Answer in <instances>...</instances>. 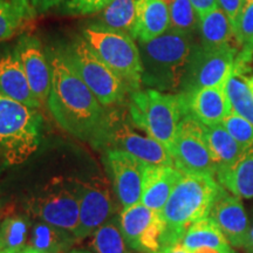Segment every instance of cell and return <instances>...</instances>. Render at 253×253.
<instances>
[{
    "instance_id": "1",
    "label": "cell",
    "mask_w": 253,
    "mask_h": 253,
    "mask_svg": "<svg viewBox=\"0 0 253 253\" xmlns=\"http://www.w3.org/2000/svg\"><path fill=\"white\" fill-rule=\"evenodd\" d=\"M47 54L52 67L47 107L62 129L90 143L103 121L106 107L82 80L65 48L49 47Z\"/></svg>"
},
{
    "instance_id": "2",
    "label": "cell",
    "mask_w": 253,
    "mask_h": 253,
    "mask_svg": "<svg viewBox=\"0 0 253 253\" xmlns=\"http://www.w3.org/2000/svg\"><path fill=\"white\" fill-rule=\"evenodd\" d=\"M219 189L213 176L184 173L160 212L166 225L163 250L181 244L190 226L209 217Z\"/></svg>"
},
{
    "instance_id": "3",
    "label": "cell",
    "mask_w": 253,
    "mask_h": 253,
    "mask_svg": "<svg viewBox=\"0 0 253 253\" xmlns=\"http://www.w3.org/2000/svg\"><path fill=\"white\" fill-rule=\"evenodd\" d=\"M142 84L163 93L181 90L194 43L188 34L167 31L150 41H138Z\"/></svg>"
},
{
    "instance_id": "4",
    "label": "cell",
    "mask_w": 253,
    "mask_h": 253,
    "mask_svg": "<svg viewBox=\"0 0 253 253\" xmlns=\"http://www.w3.org/2000/svg\"><path fill=\"white\" fill-rule=\"evenodd\" d=\"M131 121L128 107H106L103 121L90 142L94 148L107 151H125L153 167L175 166L169 150L148 134H142Z\"/></svg>"
},
{
    "instance_id": "5",
    "label": "cell",
    "mask_w": 253,
    "mask_h": 253,
    "mask_svg": "<svg viewBox=\"0 0 253 253\" xmlns=\"http://www.w3.org/2000/svg\"><path fill=\"white\" fill-rule=\"evenodd\" d=\"M42 116L0 93V164L17 166L28 160L41 142Z\"/></svg>"
},
{
    "instance_id": "6",
    "label": "cell",
    "mask_w": 253,
    "mask_h": 253,
    "mask_svg": "<svg viewBox=\"0 0 253 253\" xmlns=\"http://www.w3.org/2000/svg\"><path fill=\"white\" fill-rule=\"evenodd\" d=\"M128 97L126 107L134 125L170 153L179 122L184 116L181 95L147 88L131 91Z\"/></svg>"
},
{
    "instance_id": "7",
    "label": "cell",
    "mask_w": 253,
    "mask_h": 253,
    "mask_svg": "<svg viewBox=\"0 0 253 253\" xmlns=\"http://www.w3.org/2000/svg\"><path fill=\"white\" fill-rule=\"evenodd\" d=\"M82 37L102 61L108 65L131 91L141 89L142 67L138 45L130 34L89 24Z\"/></svg>"
},
{
    "instance_id": "8",
    "label": "cell",
    "mask_w": 253,
    "mask_h": 253,
    "mask_svg": "<svg viewBox=\"0 0 253 253\" xmlns=\"http://www.w3.org/2000/svg\"><path fill=\"white\" fill-rule=\"evenodd\" d=\"M72 65L103 107L122 104L130 94L126 84L91 49L84 37L65 48Z\"/></svg>"
},
{
    "instance_id": "9",
    "label": "cell",
    "mask_w": 253,
    "mask_h": 253,
    "mask_svg": "<svg viewBox=\"0 0 253 253\" xmlns=\"http://www.w3.org/2000/svg\"><path fill=\"white\" fill-rule=\"evenodd\" d=\"M27 209L34 219L74 235L80 223L79 179L53 178L31 198Z\"/></svg>"
},
{
    "instance_id": "10",
    "label": "cell",
    "mask_w": 253,
    "mask_h": 253,
    "mask_svg": "<svg viewBox=\"0 0 253 253\" xmlns=\"http://www.w3.org/2000/svg\"><path fill=\"white\" fill-rule=\"evenodd\" d=\"M237 55L236 47L194 46L178 94H190L202 88L225 84L235 68Z\"/></svg>"
},
{
    "instance_id": "11",
    "label": "cell",
    "mask_w": 253,
    "mask_h": 253,
    "mask_svg": "<svg viewBox=\"0 0 253 253\" xmlns=\"http://www.w3.org/2000/svg\"><path fill=\"white\" fill-rule=\"evenodd\" d=\"M170 154L175 167L183 173L217 175V166L205 138L204 125L192 116H183Z\"/></svg>"
},
{
    "instance_id": "12",
    "label": "cell",
    "mask_w": 253,
    "mask_h": 253,
    "mask_svg": "<svg viewBox=\"0 0 253 253\" xmlns=\"http://www.w3.org/2000/svg\"><path fill=\"white\" fill-rule=\"evenodd\" d=\"M80 194V223L74 237L78 242L94 235V232L116 216V205L109 182L102 177L79 181Z\"/></svg>"
},
{
    "instance_id": "13",
    "label": "cell",
    "mask_w": 253,
    "mask_h": 253,
    "mask_svg": "<svg viewBox=\"0 0 253 253\" xmlns=\"http://www.w3.org/2000/svg\"><path fill=\"white\" fill-rule=\"evenodd\" d=\"M120 225L126 244L140 253L163 251L164 225L160 213L142 203L123 209L120 213Z\"/></svg>"
},
{
    "instance_id": "14",
    "label": "cell",
    "mask_w": 253,
    "mask_h": 253,
    "mask_svg": "<svg viewBox=\"0 0 253 253\" xmlns=\"http://www.w3.org/2000/svg\"><path fill=\"white\" fill-rule=\"evenodd\" d=\"M106 164L116 197L123 208L141 203L145 168L142 162L125 151H107Z\"/></svg>"
},
{
    "instance_id": "15",
    "label": "cell",
    "mask_w": 253,
    "mask_h": 253,
    "mask_svg": "<svg viewBox=\"0 0 253 253\" xmlns=\"http://www.w3.org/2000/svg\"><path fill=\"white\" fill-rule=\"evenodd\" d=\"M14 49L20 59L34 96L41 106L47 104L52 84V67L48 54L39 38L32 34H21Z\"/></svg>"
},
{
    "instance_id": "16",
    "label": "cell",
    "mask_w": 253,
    "mask_h": 253,
    "mask_svg": "<svg viewBox=\"0 0 253 253\" xmlns=\"http://www.w3.org/2000/svg\"><path fill=\"white\" fill-rule=\"evenodd\" d=\"M209 217L217 224L230 245L245 248L251 225L239 197L220 185Z\"/></svg>"
},
{
    "instance_id": "17",
    "label": "cell",
    "mask_w": 253,
    "mask_h": 253,
    "mask_svg": "<svg viewBox=\"0 0 253 253\" xmlns=\"http://www.w3.org/2000/svg\"><path fill=\"white\" fill-rule=\"evenodd\" d=\"M225 84L202 88L190 94H179L184 107V116H192L204 126L220 125L232 113Z\"/></svg>"
},
{
    "instance_id": "18",
    "label": "cell",
    "mask_w": 253,
    "mask_h": 253,
    "mask_svg": "<svg viewBox=\"0 0 253 253\" xmlns=\"http://www.w3.org/2000/svg\"><path fill=\"white\" fill-rule=\"evenodd\" d=\"M0 93L31 108L42 107L31 89L14 47L0 50Z\"/></svg>"
},
{
    "instance_id": "19",
    "label": "cell",
    "mask_w": 253,
    "mask_h": 253,
    "mask_svg": "<svg viewBox=\"0 0 253 253\" xmlns=\"http://www.w3.org/2000/svg\"><path fill=\"white\" fill-rule=\"evenodd\" d=\"M184 176L175 166L153 167L147 166L143 179L141 203L150 210L160 213L169 199L170 195Z\"/></svg>"
},
{
    "instance_id": "20",
    "label": "cell",
    "mask_w": 253,
    "mask_h": 253,
    "mask_svg": "<svg viewBox=\"0 0 253 253\" xmlns=\"http://www.w3.org/2000/svg\"><path fill=\"white\" fill-rule=\"evenodd\" d=\"M170 27L169 8L162 0H138L132 38L150 41L162 36Z\"/></svg>"
},
{
    "instance_id": "21",
    "label": "cell",
    "mask_w": 253,
    "mask_h": 253,
    "mask_svg": "<svg viewBox=\"0 0 253 253\" xmlns=\"http://www.w3.org/2000/svg\"><path fill=\"white\" fill-rule=\"evenodd\" d=\"M218 182L239 198H253V143L232 167L217 172Z\"/></svg>"
},
{
    "instance_id": "22",
    "label": "cell",
    "mask_w": 253,
    "mask_h": 253,
    "mask_svg": "<svg viewBox=\"0 0 253 253\" xmlns=\"http://www.w3.org/2000/svg\"><path fill=\"white\" fill-rule=\"evenodd\" d=\"M198 27L201 32L202 46L207 48L235 47L232 45L233 40H237L235 28L220 7L201 15Z\"/></svg>"
},
{
    "instance_id": "23",
    "label": "cell",
    "mask_w": 253,
    "mask_h": 253,
    "mask_svg": "<svg viewBox=\"0 0 253 253\" xmlns=\"http://www.w3.org/2000/svg\"><path fill=\"white\" fill-rule=\"evenodd\" d=\"M205 138L217 166V172L232 167L239 160L244 148L229 134L224 126H204Z\"/></svg>"
},
{
    "instance_id": "24",
    "label": "cell",
    "mask_w": 253,
    "mask_h": 253,
    "mask_svg": "<svg viewBox=\"0 0 253 253\" xmlns=\"http://www.w3.org/2000/svg\"><path fill=\"white\" fill-rule=\"evenodd\" d=\"M77 242L72 232L38 220L32 224L27 246L46 253H66Z\"/></svg>"
},
{
    "instance_id": "25",
    "label": "cell",
    "mask_w": 253,
    "mask_h": 253,
    "mask_svg": "<svg viewBox=\"0 0 253 253\" xmlns=\"http://www.w3.org/2000/svg\"><path fill=\"white\" fill-rule=\"evenodd\" d=\"M37 15L30 0H0V41L23 33Z\"/></svg>"
},
{
    "instance_id": "26",
    "label": "cell",
    "mask_w": 253,
    "mask_h": 253,
    "mask_svg": "<svg viewBox=\"0 0 253 253\" xmlns=\"http://www.w3.org/2000/svg\"><path fill=\"white\" fill-rule=\"evenodd\" d=\"M138 0H112L95 15L93 23L108 30L125 32L132 37Z\"/></svg>"
},
{
    "instance_id": "27",
    "label": "cell",
    "mask_w": 253,
    "mask_h": 253,
    "mask_svg": "<svg viewBox=\"0 0 253 253\" xmlns=\"http://www.w3.org/2000/svg\"><path fill=\"white\" fill-rule=\"evenodd\" d=\"M181 244L190 252L199 248H213L224 253H235L217 224L210 217L191 225L183 237Z\"/></svg>"
},
{
    "instance_id": "28",
    "label": "cell",
    "mask_w": 253,
    "mask_h": 253,
    "mask_svg": "<svg viewBox=\"0 0 253 253\" xmlns=\"http://www.w3.org/2000/svg\"><path fill=\"white\" fill-rule=\"evenodd\" d=\"M225 89L233 112L253 125V75L249 77L233 68L226 81Z\"/></svg>"
},
{
    "instance_id": "29",
    "label": "cell",
    "mask_w": 253,
    "mask_h": 253,
    "mask_svg": "<svg viewBox=\"0 0 253 253\" xmlns=\"http://www.w3.org/2000/svg\"><path fill=\"white\" fill-rule=\"evenodd\" d=\"M32 224L30 216L6 217L0 223V251L17 253L26 248Z\"/></svg>"
},
{
    "instance_id": "30",
    "label": "cell",
    "mask_w": 253,
    "mask_h": 253,
    "mask_svg": "<svg viewBox=\"0 0 253 253\" xmlns=\"http://www.w3.org/2000/svg\"><path fill=\"white\" fill-rule=\"evenodd\" d=\"M90 246L95 253H132L123 237L120 216H114L91 236Z\"/></svg>"
},
{
    "instance_id": "31",
    "label": "cell",
    "mask_w": 253,
    "mask_h": 253,
    "mask_svg": "<svg viewBox=\"0 0 253 253\" xmlns=\"http://www.w3.org/2000/svg\"><path fill=\"white\" fill-rule=\"evenodd\" d=\"M170 15V31L182 34L191 33L197 28L199 17L190 0H171L167 5Z\"/></svg>"
},
{
    "instance_id": "32",
    "label": "cell",
    "mask_w": 253,
    "mask_h": 253,
    "mask_svg": "<svg viewBox=\"0 0 253 253\" xmlns=\"http://www.w3.org/2000/svg\"><path fill=\"white\" fill-rule=\"evenodd\" d=\"M221 125L244 149L253 143V125L239 114L232 110Z\"/></svg>"
},
{
    "instance_id": "33",
    "label": "cell",
    "mask_w": 253,
    "mask_h": 253,
    "mask_svg": "<svg viewBox=\"0 0 253 253\" xmlns=\"http://www.w3.org/2000/svg\"><path fill=\"white\" fill-rule=\"evenodd\" d=\"M236 36L242 46L253 47V0H245L236 27Z\"/></svg>"
},
{
    "instance_id": "34",
    "label": "cell",
    "mask_w": 253,
    "mask_h": 253,
    "mask_svg": "<svg viewBox=\"0 0 253 253\" xmlns=\"http://www.w3.org/2000/svg\"><path fill=\"white\" fill-rule=\"evenodd\" d=\"M112 0H63L65 9L71 14H96Z\"/></svg>"
},
{
    "instance_id": "35",
    "label": "cell",
    "mask_w": 253,
    "mask_h": 253,
    "mask_svg": "<svg viewBox=\"0 0 253 253\" xmlns=\"http://www.w3.org/2000/svg\"><path fill=\"white\" fill-rule=\"evenodd\" d=\"M218 6L223 9L224 13L229 17L231 24H232L233 28L236 27L238 24L239 15L242 13V9L244 7L245 0H217Z\"/></svg>"
},
{
    "instance_id": "36",
    "label": "cell",
    "mask_w": 253,
    "mask_h": 253,
    "mask_svg": "<svg viewBox=\"0 0 253 253\" xmlns=\"http://www.w3.org/2000/svg\"><path fill=\"white\" fill-rule=\"evenodd\" d=\"M190 1H191V4L194 5L198 17L208 13V12L212 11L214 8L219 7V6H218L217 0H190Z\"/></svg>"
},
{
    "instance_id": "37",
    "label": "cell",
    "mask_w": 253,
    "mask_h": 253,
    "mask_svg": "<svg viewBox=\"0 0 253 253\" xmlns=\"http://www.w3.org/2000/svg\"><path fill=\"white\" fill-rule=\"evenodd\" d=\"M62 1L63 0H30L32 7H33L37 14L45 13V12L55 7V6H58Z\"/></svg>"
},
{
    "instance_id": "38",
    "label": "cell",
    "mask_w": 253,
    "mask_h": 253,
    "mask_svg": "<svg viewBox=\"0 0 253 253\" xmlns=\"http://www.w3.org/2000/svg\"><path fill=\"white\" fill-rule=\"evenodd\" d=\"M160 253H191V252H190L189 250H186L182 244H176L171 246V248L163 250V251Z\"/></svg>"
},
{
    "instance_id": "39",
    "label": "cell",
    "mask_w": 253,
    "mask_h": 253,
    "mask_svg": "<svg viewBox=\"0 0 253 253\" xmlns=\"http://www.w3.org/2000/svg\"><path fill=\"white\" fill-rule=\"evenodd\" d=\"M244 249H245L246 253H253V219H252L251 227H250V233H249L248 243H246V245H245Z\"/></svg>"
},
{
    "instance_id": "40",
    "label": "cell",
    "mask_w": 253,
    "mask_h": 253,
    "mask_svg": "<svg viewBox=\"0 0 253 253\" xmlns=\"http://www.w3.org/2000/svg\"><path fill=\"white\" fill-rule=\"evenodd\" d=\"M191 253H224L219 251V250L217 249H213V248H199V249H196L194 251H191Z\"/></svg>"
},
{
    "instance_id": "41",
    "label": "cell",
    "mask_w": 253,
    "mask_h": 253,
    "mask_svg": "<svg viewBox=\"0 0 253 253\" xmlns=\"http://www.w3.org/2000/svg\"><path fill=\"white\" fill-rule=\"evenodd\" d=\"M17 253H46V252H41V251H39V250L31 248V246H26V248L23 249L21 251H19Z\"/></svg>"
},
{
    "instance_id": "42",
    "label": "cell",
    "mask_w": 253,
    "mask_h": 253,
    "mask_svg": "<svg viewBox=\"0 0 253 253\" xmlns=\"http://www.w3.org/2000/svg\"><path fill=\"white\" fill-rule=\"evenodd\" d=\"M68 253H91V252L84 251V250H72V251L68 252Z\"/></svg>"
},
{
    "instance_id": "43",
    "label": "cell",
    "mask_w": 253,
    "mask_h": 253,
    "mask_svg": "<svg viewBox=\"0 0 253 253\" xmlns=\"http://www.w3.org/2000/svg\"><path fill=\"white\" fill-rule=\"evenodd\" d=\"M0 253H11V252H7V251H0Z\"/></svg>"
},
{
    "instance_id": "44",
    "label": "cell",
    "mask_w": 253,
    "mask_h": 253,
    "mask_svg": "<svg viewBox=\"0 0 253 253\" xmlns=\"http://www.w3.org/2000/svg\"><path fill=\"white\" fill-rule=\"evenodd\" d=\"M251 48H253V47H251Z\"/></svg>"
}]
</instances>
